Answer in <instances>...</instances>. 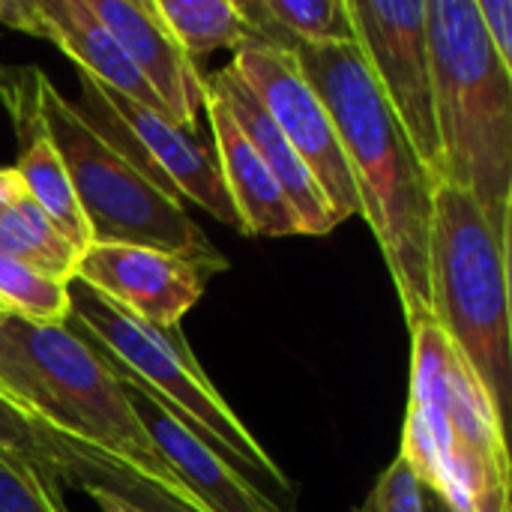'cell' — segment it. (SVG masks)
I'll list each match as a JSON object with an SVG mask.
<instances>
[{
  "label": "cell",
  "instance_id": "cell-28",
  "mask_svg": "<svg viewBox=\"0 0 512 512\" xmlns=\"http://www.w3.org/2000/svg\"><path fill=\"white\" fill-rule=\"evenodd\" d=\"M420 495H423V512H459L453 504H447L438 492L420 486Z\"/></svg>",
  "mask_w": 512,
  "mask_h": 512
},
{
  "label": "cell",
  "instance_id": "cell-13",
  "mask_svg": "<svg viewBox=\"0 0 512 512\" xmlns=\"http://www.w3.org/2000/svg\"><path fill=\"white\" fill-rule=\"evenodd\" d=\"M102 27L123 48L129 63L156 93L165 114L198 132V108L207 99V81L198 66L186 57L180 42L171 36L165 21L159 18L153 0H87Z\"/></svg>",
  "mask_w": 512,
  "mask_h": 512
},
{
  "label": "cell",
  "instance_id": "cell-25",
  "mask_svg": "<svg viewBox=\"0 0 512 512\" xmlns=\"http://www.w3.org/2000/svg\"><path fill=\"white\" fill-rule=\"evenodd\" d=\"M477 12L501 63L512 69V0H477Z\"/></svg>",
  "mask_w": 512,
  "mask_h": 512
},
{
  "label": "cell",
  "instance_id": "cell-26",
  "mask_svg": "<svg viewBox=\"0 0 512 512\" xmlns=\"http://www.w3.org/2000/svg\"><path fill=\"white\" fill-rule=\"evenodd\" d=\"M63 486H72V489H78V492H84L99 512H144L138 510L135 504H129V501H123L120 495H114L111 489H105V486H99V483H93V480H81V477H63L60 480Z\"/></svg>",
  "mask_w": 512,
  "mask_h": 512
},
{
  "label": "cell",
  "instance_id": "cell-5",
  "mask_svg": "<svg viewBox=\"0 0 512 512\" xmlns=\"http://www.w3.org/2000/svg\"><path fill=\"white\" fill-rule=\"evenodd\" d=\"M66 324L93 342L102 354L114 357L135 375L195 438H201L222 462L264 492L276 507V495H294L291 480L273 456L255 441L249 426L231 411L225 396L210 384L201 363L189 351L180 327H153L105 294L72 279Z\"/></svg>",
  "mask_w": 512,
  "mask_h": 512
},
{
  "label": "cell",
  "instance_id": "cell-8",
  "mask_svg": "<svg viewBox=\"0 0 512 512\" xmlns=\"http://www.w3.org/2000/svg\"><path fill=\"white\" fill-rule=\"evenodd\" d=\"M228 66L249 84V90L279 126V132L297 150L312 180L318 183L333 222L339 225L357 216V186L336 126L315 87L306 81L291 51V42L249 36L234 48V60Z\"/></svg>",
  "mask_w": 512,
  "mask_h": 512
},
{
  "label": "cell",
  "instance_id": "cell-18",
  "mask_svg": "<svg viewBox=\"0 0 512 512\" xmlns=\"http://www.w3.org/2000/svg\"><path fill=\"white\" fill-rule=\"evenodd\" d=\"M0 252L57 282H72L81 261V249L69 243L27 195L0 213Z\"/></svg>",
  "mask_w": 512,
  "mask_h": 512
},
{
  "label": "cell",
  "instance_id": "cell-27",
  "mask_svg": "<svg viewBox=\"0 0 512 512\" xmlns=\"http://www.w3.org/2000/svg\"><path fill=\"white\" fill-rule=\"evenodd\" d=\"M24 195V186L12 168H0V213Z\"/></svg>",
  "mask_w": 512,
  "mask_h": 512
},
{
  "label": "cell",
  "instance_id": "cell-15",
  "mask_svg": "<svg viewBox=\"0 0 512 512\" xmlns=\"http://www.w3.org/2000/svg\"><path fill=\"white\" fill-rule=\"evenodd\" d=\"M207 87L225 102V108L231 111V117L240 126V132L246 135V141L255 147V153L264 159V165L282 186L288 204L294 207V213L300 219L303 234H312V237L330 234L336 228V222L330 216V207H327L318 183L312 180L309 168L303 165L297 150L288 144V138L279 132L273 117L264 111L258 96L249 90V84L231 66H225L207 81Z\"/></svg>",
  "mask_w": 512,
  "mask_h": 512
},
{
  "label": "cell",
  "instance_id": "cell-10",
  "mask_svg": "<svg viewBox=\"0 0 512 512\" xmlns=\"http://www.w3.org/2000/svg\"><path fill=\"white\" fill-rule=\"evenodd\" d=\"M75 279L153 327H180L183 315L204 297L210 273L168 252L90 243Z\"/></svg>",
  "mask_w": 512,
  "mask_h": 512
},
{
  "label": "cell",
  "instance_id": "cell-7",
  "mask_svg": "<svg viewBox=\"0 0 512 512\" xmlns=\"http://www.w3.org/2000/svg\"><path fill=\"white\" fill-rule=\"evenodd\" d=\"M432 318L465 357L507 426L512 393L510 243L477 201L441 183L432 207Z\"/></svg>",
  "mask_w": 512,
  "mask_h": 512
},
{
  "label": "cell",
  "instance_id": "cell-17",
  "mask_svg": "<svg viewBox=\"0 0 512 512\" xmlns=\"http://www.w3.org/2000/svg\"><path fill=\"white\" fill-rule=\"evenodd\" d=\"M153 6L195 66L213 51L237 48L255 36V27L234 0H153Z\"/></svg>",
  "mask_w": 512,
  "mask_h": 512
},
{
  "label": "cell",
  "instance_id": "cell-4",
  "mask_svg": "<svg viewBox=\"0 0 512 512\" xmlns=\"http://www.w3.org/2000/svg\"><path fill=\"white\" fill-rule=\"evenodd\" d=\"M411 333V396L399 456L420 486L459 512H510L504 420L435 321Z\"/></svg>",
  "mask_w": 512,
  "mask_h": 512
},
{
  "label": "cell",
  "instance_id": "cell-23",
  "mask_svg": "<svg viewBox=\"0 0 512 512\" xmlns=\"http://www.w3.org/2000/svg\"><path fill=\"white\" fill-rule=\"evenodd\" d=\"M0 512H66L57 483L0 453Z\"/></svg>",
  "mask_w": 512,
  "mask_h": 512
},
{
  "label": "cell",
  "instance_id": "cell-3",
  "mask_svg": "<svg viewBox=\"0 0 512 512\" xmlns=\"http://www.w3.org/2000/svg\"><path fill=\"white\" fill-rule=\"evenodd\" d=\"M441 183L468 192L510 243L512 69L492 48L477 0H426Z\"/></svg>",
  "mask_w": 512,
  "mask_h": 512
},
{
  "label": "cell",
  "instance_id": "cell-2",
  "mask_svg": "<svg viewBox=\"0 0 512 512\" xmlns=\"http://www.w3.org/2000/svg\"><path fill=\"white\" fill-rule=\"evenodd\" d=\"M0 390L57 435L204 512L147 438L105 354L69 324H30L0 312Z\"/></svg>",
  "mask_w": 512,
  "mask_h": 512
},
{
  "label": "cell",
  "instance_id": "cell-22",
  "mask_svg": "<svg viewBox=\"0 0 512 512\" xmlns=\"http://www.w3.org/2000/svg\"><path fill=\"white\" fill-rule=\"evenodd\" d=\"M0 453L33 465L36 471H42L57 483L60 447L54 432L3 390H0Z\"/></svg>",
  "mask_w": 512,
  "mask_h": 512
},
{
  "label": "cell",
  "instance_id": "cell-24",
  "mask_svg": "<svg viewBox=\"0 0 512 512\" xmlns=\"http://www.w3.org/2000/svg\"><path fill=\"white\" fill-rule=\"evenodd\" d=\"M357 512H423L420 480L402 456L390 462Z\"/></svg>",
  "mask_w": 512,
  "mask_h": 512
},
{
  "label": "cell",
  "instance_id": "cell-1",
  "mask_svg": "<svg viewBox=\"0 0 512 512\" xmlns=\"http://www.w3.org/2000/svg\"><path fill=\"white\" fill-rule=\"evenodd\" d=\"M291 51L336 126L357 186L360 213L384 252L408 327L435 321L429 276L432 177L381 96L357 42H291Z\"/></svg>",
  "mask_w": 512,
  "mask_h": 512
},
{
  "label": "cell",
  "instance_id": "cell-11",
  "mask_svg": "<svg viewBox=\"0 0 512 512\" xmlns=\"http://www.w3.org/2000/svg\"><path fill=\"white\" fill-rule=\"evenodd\" d=\"M78 81H84L93 90V96L135 135V141L144 147V153L150 156V162L156 165V171L165 177V183L174 189V195L180 201L189 198L201 210H207L213 219L234 225L240 231V219L228 198L216 153L198 138V132L177 126L168 114L147 108L129 96L93 81L84 72H78Z\"/></svg>",
  "mask_w": 512,
  "mask_h": 512
},
{
  "label": "cell",
  "instance_id": "cell-19",
  "mask_svg": "<svg viewBox=\"0 0 512 512\" xmlns=\"http://www.w3.org/2000/svg\"><path fill=\"white\" fill-rule=\"evenodd\" d=\"M54 432V429H51ZM57 447H60V471H57V483L63 477H81V480H93L105 489H111L114 495H120L123 501L135 504L144 512H198L192 510L186 501L174 498L171 492L153 486L150 480H144L141 474L129 471L126 465L108 459L105 453L84 447L66 435H57Z\"/></svg>",
  "mask_w": 512,
  "mask_h": 512
},
{
  "label": "cell",
  "instance_id": "cell-21",
  "mask_svg": "<svg viewBox=\"0 0 512 512\" xmlns=\"http://www.w3.org/2000/svg\"><path fill=\"white\" fill-rule=\"evenodd\" d=\"M252 9L300 45L354 42L345 0H255Z\"/></svg>",
  "mask_w": 512,
  "mask_h": 512
},
{
  "label": "cell",
  "instance_id": "cell-14",
  "mask_svg": "<svg viewBox=\"0 0 512 512\" xmlns=\"http://www.w3.org/2000/svg\"><path fill=\"white\" fill-rule=\"evenodd\" d=\"M213 144H216V162L228 189V198L237 210L240 231L258 234V237H294L303 234L300 219L294 207L288 204L282 186L264 165V159L255 153V147L246 141L240 126L234 123L225 102L207 87L204 99Z\"/></svg>",
  "mask_w": 512,
  "mask_h": 512
},
{
  "label": "cell",
  "instance_id": "cell-16",
  "mask_svg": "<svg viewBox=\"0 0 512 512\" xmlns=\"http://www.w3.org/2000/svg\"><path fill=\"white\" fill-rule=\"evenodd\" d=\"M33 3L42 24V39H51L78 66V72L165 114L156 93L147 87V81L129 63L123 48L93 15L87 0H33Z\"/></svg>",
  "mask_w": 512,
  "mask_h": 512
},
{
  "label": "cell",
  "instance_id": "cell-20",
  "mask_svg": "<svg viewBox=\"0 0 512 512\" xmlns=\"http://www.w3.org/2000/svg\"><path fill=\"white\" fill-rule=\"evenodd\" d=\"M69 282H57L0 252V312L30 324H66Z\"/></svg>",
  "mask_w": 512,
  "mask_h": 512
},
{
  "label": "cell",
  "instance_id": "cell-6",
  "mask_svg": "<svg viewBox=\"0 0 512 512\" xmlns=\"http://www.w3.org/2000/svg\"><path fill=\"white\" fill-rule=\"evenodd\" d=\"M39 111L72 180L90 243L168 252L210 276L228 270V258L207 240L183 201L138 168L45 75L39 81Z\"/></svg>",
  "mask_w": 512,
  "mask_h": 512
},
{
  "label": "cell",
  "instance_id": "cell-12",
  "mask_svg": "<svg viewBox=\"0 0 512 512\" xmlns=\"http://www.w3.org/2000/svg\"><path fill=\"white\" fill-rule=\"evenodd\" d=\"M105 360L120 378L123 393L147 438L153 441L165 465L195 495L204 512H282L246 477H240L228 462H222L201 438H195L135 375H129L114 357L105 354Z\"/></svg>",
  "mask_w": 512,
  "mask_h": 512
},
{
  "label": "cell",
  "instance_id": "cell-9",
  "mask_svg": "<svg viewBox=\"0 0 512 512\" xmlns=\"http://www.w3.org/2000/svg\"><path fill=\"white\" fill-rule=\"evenodd\" d=\"M354 42L417 150L435 189L441 186V144L435 126L426 0H345Z\"/></svg>",
  "mask_w": 512,
  "mask_h": 512
}]
</instances>
